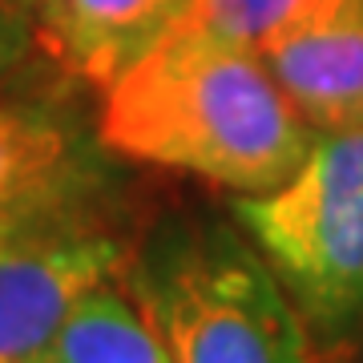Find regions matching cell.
<instances>
[{"mask_svg": "<svg viewBox=\"0 0 363 363\" xmlns=\"http://www.w3.org/2000/svg\"><path fill=\"white\" fill-rule=\"evenodd\" d=\"M319 133L286 101L259 52L169 33L101 93L97 142L117 157L234 190L283 186Z\"/></svg>", "mask_w": 363, "mask_h": 363, "instance_id": "obj_1", "label": "cell"}, {"mask_svg": "<svg viewBox=\"0 0 363 363\" xmlns=\"http://www.w3.org/2000/svg\"><path fill=\"white\" fill-rule=\"evenodd\" d=\"M169 363H315V339L238 222L166 214L121 274Z\"/></svg>", "mask_w": 363, "mask_h": 363, "instance_id": "obj_2", "label": "cell"}, {"mask_svg": "<svg viewBox=\"0 0 363 363\" xmlns=\"http://www.w3.org/2000/svg\"><path fill=\"white\" fill-rule=\"evenodd\" d=\"M230 218L271 262L315 347L363 327V130L319 133L303 166L267 194H234Z\"/></svg>", "mask_w": 363, "mask_h": 363, "instance_id": "obj_3", "label": "cell"}, {"mask_svg": "<svg viewBox=\"0 0 363 363\" xmlns=\"http://www.w3.org/2000/svg\"><path fill=\"white\" fill-rule=\"evenodd\" d=\"M130 242L109 206L65 210L0 230V363H40L81 298L117 283Z\"/></svg>", "mask_w": 363, "mask_h": 363, "instance_id": "obj_4", "label": "cell"}, {"mask_svg": "<svg viewBox=\"0 0 363 363\" xmlns=\"http://www.w3.org/2000/svg\"><path fill=\"white\" fill-rule=\"evenodd\" d=\"M101 142L49 105H0V230L113 202Z\"/></svg>", "mask_w": 363, "mask_h": 363, "instance_id": "obj_5", "label": "cell"}, {"mask_svg": "<svg viewBox=\"0 0 363 363\" xmlns=\"http://www.w3.org/2000/svg\"><path fill=\"white\" fill-rule=\"evenodd\" d=\"M286 101L315 133L363 130V0H339L259 49Z\"/></svg>", "mask_w": 363, "mask_h": 363, "instance_id": "obj_6", "label": "cell"}, {"mask_svg": "<svg viewBox=\"0 0 363 363\" xmlns=\"http://www.w3.org/2000/svg\"><path fill=\"white\" fill-rule=\"evenodd\" d=\"M186 9L190 0H28L33 40L101 93L150 57Z\"/></svg>", "mask_w": 363, "mask_h": 363, "instance_id": "obj_7", "label": "cell"}, {"mask_svg": "<svg viewBox=\"0 0 363 363\" xmlns=\"http://www.w3.org/2000/svg\"><path fill=\"white\" fill-rule=\"evenodd\" d=\"M40 363H169L154 327L121 283H101L81 298Z\"/></svg>", "mask_w": 363, "mask_h": 363, "instance_id": "obj_8", "label": "cell"}, {"mask_svg": "<svg viewBox=\"0 0 363 363\" xmlns=\"http://www.w3.org/2000/svg\"><path fill=\"white\" fill-rule=\"evenodd\" d=\"M331 4H339V0H190V9L174 33L259 52L271 37L323 13Z\"/></svg>", "mask_w": 363, "mask_h": 363, "instance_id": "obj_9", "label": "cell"}, {"mask_svg": "<svg viewBox=\"0 0 363 363\" xmlns=\"http://www.w3.org/2000/svg\"><path fill=\"white\" fill-rule=\"evenodd\" d=\"M33 49V13L25 0H0V85L13 77Z\"/></svg>", "mask_w": 363, "mask_h": 363, "instance_id": "obj_10", "label": "cell"}, {"mask_svg": "<svg viewBox=\"0 0 363 363\" xmlns=\"http://www.w3.org/2000/svg\"><path fill=\"white\" fill-rule=\"evenodd\" d=\"M25 9H28V0H25Z\"/></svg>", "mask_w": 363, "mask_h": 363, "instance_id": "obj_11", "label": "cell"}]
</instances>
